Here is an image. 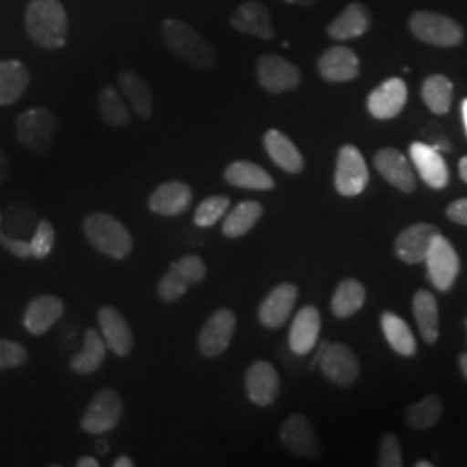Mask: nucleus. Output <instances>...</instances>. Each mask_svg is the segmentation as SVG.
<instances>
[{
    "mask_svg": "<svg viewBox=\"0 0 467 467\" xmlns=\"http://www.w3.org/2000/svg\"><path fill=\"white\" fill-rule=\"evenodd\" d=\"M161 35L168 49L182 63L198 71H210L217 67V50L202 35L181 19H167Z\"/></svg>",
    "mask_w": 467,
    "mask_h": 467,
    "instance_id": "nucleus-1",
    "label": "nucleus"
},
{
    "mask_svg": "<svg viewBox=\"0 0 467 467\" xmlns=\"http://www.w3.org/2000/svg\"><path fill=\"white\" fill-rule=\"evenodd\" d=\"M25 26L30 38L44 49H57L67 44V16L59 0H34L26 7Z\"/></svg>",
    "mask_w": 467,
    "mask_h": 467,
    "instance_id": "nucleus-2",
    "label": "nucleus"
},
{
    "mask_svg": "<svg viewBox=\"0 0 467 467\" xmlns=\"http://www.w3.org/2000/svg\"><path fill=\"white\" fill-rule=\"evenodd\" d=\"M84 233L96 250L115 260L127 258L134 248L132 235L127 231V227L117 218L102 212L90 213L85 218Z\"/></svg>",
    "mask_w": 467,
    "mask_h": 467,
    "instance_id": "nucleus-3",
    "label": "nucleus"
},
{
    "mask_svg": "<svg viewBox=\"0 0 467 467\" xmlns=\"http://www.w3.org/2000/svg\"><path fill=\"white\" fill-rule=\"evenodd\" d=\"M409 26L420 42L438 47H455L464 40L462 26L451 17L440 13L418 11L409 19Z\"/></svg>",
    "mask_w": 467,
    "mask_h": 467,
    "instance_id": "nucleus-4",
    "label": "nucleus"
},
{
    "mask_svg": "<svg viewBox=\"0 0 467 467\" xmlns=\"http://www.w3.org/2000/svg\"><path fill=\"white\" fill-rule=\"evenodd\" d=\"M57 119L46 108H34L21 113L16 119L19 144L35 154H47L52 150Z\"/></svg>",
    "mask_w": 467,
    "mask_h": 467,
    "instance_id": "nucleus-5",
    "label": "nucleus"
},
{
    "mask_svg": "<svg viewBox=\"0 0 467 467\" xmlns=\"http://www.w3.org/2000/svg\"><path fill=\"white\" fill-rule=\"evenodd\" d=\"M368 184V163L362 152L350 144L343 146L337 152V163L334 173L336 191L345 198H353L362 194Z\"/></svg>",
    "mask_w": 467,
    "mask_h": 467,
    "instance_id": "nucleus-6",
    "label": "nucleus"
},
{
    "mask_svg": "<svg viewBox=\"0 0 467 467\" xmlns=\"http://www.w3.org/2000/svg\"><path fill=\"white\" fill-rule=\"evenodd\" d=\"M123 414V400L118 391L111 388H104L88 403L82 416L80 426L85 433L102 434L113 431L119 424Z\"/></svg>",
    "mask_w": 467,
    "mask_h": 467,
    "instance_id": "nucleus-7",
    "label": "nucleus"
},
{
    "mask_svg": "<svg viewBox=\"0 0 467 467\" xmlns=\"http://www.w3.org/2000/svg\"><path fill=\"white\" fill-rule=\"evenodd\" d=\"M424 262L428 268V277L434 287L443 293L451 291L461 267L457 251L453 250L451 241L438 234L430 246Z\"/></svg>",
    "mask_w": 467,
    "mask_h": 467,
    "instance_id": "nucleus-8",
    "label": "nucleus"
},
{
    "mask_svg": "<svg viewBox=\"0 0 467 467\" xmlns=\"http://www.w3.org/2000/svg\"><path fill=\"white\" fill-rule=\"evenodd\" d=\"M317 362L324 376L339 386H350L358 379V360L353 351L341 343H322Z\"/></svg>",
    "mask_w": 467,
    "mask_h": 467,
    "instance_id": "nucleus-9",
    "label": "nucleus"
},
{
    "mask_svg": "<svg viewBox=\"0 0 467 467\" xmlns=\"http://www.w3.org/2000/svg\"><path fill=\"white\" fill-rule=\"evenodd\" d=\"M256 77L270 94H283L296 88L301 82L298 67L277 54H265L256 63Z\"/></svg>",
    "mask_w": 467,
    "mask_h": 467,
    "instance_id": "nucleus-10",
    "label": "nucleus"
},
{
    "mask_svg": "<svg viewBox=\"0 0 467 467\" xmlns=\"http://www.w3.org/2000/svg\"><path fill=\"white\" fill-rule=\"evenodd\" d=\"M235 324H237V318L233 310L218 308L217 312L206 320L198 336L201 353L208 358H215L227 350L233 341Z\"/></svg>",
    "mask_w": 467,
    "mask_h": 467,
    "instance_id": "nucleus-11",
    "label": "nucleus"
},
{
    "mask_svg": "<svg viewBox=\"0 0 467 467\" xmlns=\"http://www.w3.org/2000/svg\"><path fill=\"white\" fill-rule=\"evenodd\" d=\"M279 436L284 447L295 455H300L305 459H316L320 453V443L316 430L305 416L295 414L287 419L281 426Z\"/></svg>",
    "mask_w": 467,
    "mask_h": 467,
    "instance_id": "nucleus-12",
    "label": "nucleus"
},
{
    "mask_svg": "<svg viewBox=\"0 0 467 467\" xmlns=\"http://www.w3.org/2000/svg\"><path fill=\"white\" fill-rule=\"evenodd\" d=\"M440 234L438 227L433 223H416L407 227L397 237L395 253L403 264L416 265L426 260V254L433 243L434 237Z\"/></svg>",
    "mask_w": 467,
    "mask_h": 467,
    "instance_id": "nucleus-13",
    "label": "nucleus"
},
{
    "mask_svg": "<svg viewBox=\"0 0 467 467\" xmlns=\"http://www.w3.org/2000/svg\"><path fill=\"white\" fill-rule=\"evenodd\" d=\"M298 300V287L295 284L284 283L274 287L262 301L258 318L268 329H277L287 322Z\"/></svg>",
    "mask_w": 467,
    "mask_h": 467,
    "instance_id": "nucleus-14",
    "label": "nucleus"
},
{
    "mask_svg": "<svg viewBox=\"0 0 467 467\" xmlns=\"http://www.w3.org/2000/svg\"><path fill=\"white\" fill-rule=\"evenodd\" d=\"M98 322L108 350L118 357H127L134 348V334L125 317L115 306H102L98 314Z\"/></svg>",
    "mask_w": 467,
    "mask_h": 467,
    "instance_id": "nucleus-15",
    "label": "nucleus"
},
{
    "mask_svg": "<svg viewBox=\"0 0 467 467\" xmlns=\"http://www.w3.org/2000/svg\"><path fill=\"white\" fill-rule=\"evenodd\" d=\"M281 379L277 370L268 362H254L246 370V393L258 407H268L279 397Z\"/></svg>",
    "mask_w": 467,
    "mask_h": 467,
    "instance_id": "nucleus-16",
    "label": "nucleus"
},
{
    "mask_svg": "<svg viewBox=\"0 0 467 467\" xmlns=\"http://www.w3.org/2000/svg\"><path fill=\"white\" fill-rule=\"evenodd\" d=\"M358 67V56L345 46H334L331 49L326 50L317 63L320 77L333 84L350 82L357 78L360 73Z\"/></svg>",
    "mask_w": 467,
    "mask_h": 467,
    "instance_id": "nucleus-17",
    "label": "nucleus"
},
{
    "mask_svg": "<svg viewBox=\"0 0 467 467\" xmlns=\"http://www.w3.org/2000/svg\"><path fill=\"white\" fill-rule=\"evenodd\" d=\"M405 102L407 85L400 78H389L368 94V109L378 119H391L400 115Z\"/></svg>",
    "mask_w": 467,
    "mask_h": 467,
    "instance_id": "nucleus-18",
    "label": "nucleus"
},
{
    "mask_svg": "<svg viewBox=\"0 0 467 467\" xmlns=\"http://www.w3.org/2000/svg\"><path fill=\"white\" fill-rule=\"evenodd\" d=\"M409 150L420 179L433 189H445L449 184V168L441 152L424 142H412Z\"/></svg>",
    "mask_w": 467,
    "mask_h": 467,
    "instance_id": "nucleus-19",
    "label": "nucleus"
},
{
    "mask_svg": "<svg viewBox=\"0 0 467 467\" xmlns=\"http://www.w3.org/2000/svg\"><path fill=\"white\" fill-rule=\"evenodd\" d=\"M231 25L241 34L253 35L264 40H270L275 35L267 7L256 0L241 4L231 16Z\"/></svg>",
    "mask_w": 467,
    "mask_h": 467,
    "instance_id": "nucleus-20",
    "label": "nucleus"
},
{
    "mask_svg": "<svg viewBox=\"0 0 467 467\" xmlns=\"http://www.w3.org/2000/svg\"><path fill=\"white\" fill-rule=\"evenodd\" d=\"M63 314H65L63 301L54 295H42L28 303L23 316V324L28 333L42 336L63 317Z\"/></svg>",
    "mask_w": 467,
    "mask_h": 467,
    "instance_id": "nucleus-21",
    "label": "nucleus"
},
{
    "mask_svg": "<svg viewBox=\"0 0 467 467\" xmlns=\"http://www.w3.org/2000/svg\"><path fill=\"white\" fill-rule=\"evenodd\" d=\"M192 202L191 187L181 181H170L160 185L150 196V208L152 213L177 217L182 215Z\"/></svg>",
    "mask_w": 467,
    "mask_h": 467,
    "instance_id": "nucleus-22",
    "label": "nucleus"
},
{
    "mask_svg": "<svg viewBox=\"0 0 467 467\" xmlns=\"http://www.w3.org/2000/svg\"><path fill=\"white\" fill-rule=\"evenodd\" d=\"M374 165L381 173V177H384V181L400 189L401 192H412L416 189V179H414L412 168L400 150L393 148L379 150L374 158Z\"/></svg>",
    "mask_w": 467,
    "mask_h": 467,
    "instance_id": "nucleus-23",
    "label": "nucleus"
},
{
    "mask_svg": "<svg viewBox=\"0 0 467 467\" xmlns=\"http://www.w3.org/2000/svg\"><path fill=\"white\" fill-rule=\"evenodd\" d=\"M320 334V314L316 306H305L296 314L289 329V348L306 355L316 348Z\"/></svg>",
    "mask_w": 467,
    "mask_h": 467,
    "instance_id": "nucleus-24",
    "label": "nucleus"
},
{
    "mask_svg": "<svg viewBox=\"0 0 467 467\" xmlns=\"http://www.w3.org/2000/svg\"><path fill=\"white\" fill-rule=\"evenodd\" d=\"M370 28V13L360 2L348 4L333 23L327 26V35L334 40H351Z\"/></svg>",
    "mask_w": 467,
    "mask_h": 467,
    "instance_id": "nucleus-25",
    "label": "nucleus"
},
{
    "mask_svg": "<svg viewBox=\"0 0 467 467\" xmlns=\"http://www.w3.org/2000/svg\"><path fill=\"white\" fill-rule=\"evenodd\" d=\"M264 146L267 150L270 160L279 168H283L287 173H300L305 161L298 148L293 144V140L287 135L272 129L264 135Z\"/></svg>",
    "mask_w": 467,
    "mask_h": 467,
    "instance_id": "nucleus-26",
    "label": "nucleus"
},
{
    "mask_svg": "<svg viewBox=\"0 0 467 467\" xmlns=\"http://www.w3.org/2000/svg\"><path fill=\"white\" fill-rule=\"evenodd\" d=\"M118 85L123 96L132 104L135 115L142 119L152 117V92L146 80H142L135 71H121L118 75Z\"/></svg>",
    "mask_w": 467,
    "mask_h": 467,
    "instance_id": "nucleus-27",
    "label": "nucleus"
},
{
    "mask_svg": "<svg viewBox=\"0 0 467 467\" xmlns=\"http://www.w3.org/2000/svg\"><path fill=\"white\" fill-rule=\"evenodd\" d=\"M28 85L30 73L21 61H0V106L15 104Z\"/></svg>",
    "mask_w": 467,
    "mask_h": 467,
    "instance_id": "nucleus-28",
    "label": "nucleus"
},
{
    "mask_svg": "<svg viewBox=\"0 0 467 467\" xmlns=\"http://www.w3.org/2000/svg\"><path fill=\"white\" fill-rule=\"evenodd\" d=\"M225 181L234 187L251 191H270L275 187L267 171L251 161H234L225 168Z\"/></svg>",
    "mask_w": 467,
    "mask_h": 467,
    "instance_id": "nucleus-29",
    "label": "nucleus"
},
{
    "mask_svg": "<svg viewBox=\"0 0 467 467\" xmlns=\"http://www.w3.org/2000/svg\"><path fill=\"white\" fill-rule=\"evenodd\" d=\"M106 350H108V347H106L102 336L96 329L90 327L85 333L84 348L71 358V364H69L71 370L80 376H88V374L98 372L106 358Z\"/></svg>",
    "mask_w": 467,
    "mask_h": 467,
    "instance_id": "nucleus-30",
    "label": "nucleus"
},
{
    "mask_svg": "<svg viewBox=\"0 0 467 467\" xmlns=\"http://www.w3.org/2000/svg\"><path fill=\"white\" fill-rule=\"evenodd\" d=\"M264 215V206L258 201H244L237 204L223 220L222 233L231 239L243 237L250 233L256 222Z\"/></svg>",
    "mask_w": 467,
    "mask_h": 467,
    "instance_id": "nucleus-31",
    "label": "nucleus"
},
{
    "mask_svg": "<svg viewBox=\"0 0 467 467\" xmlns=\"http://www.w3.org/2000/svg\"><path fill=\"white\" fill-rule=\"evenodd\" d=\"M381 327H383L384 336L389 343V347L397 351L401 357H414L416 355V339L412 336L410 327L407 326V322L403 318L391 314V312H384L381 316Z\"/></svg>",
    "mask_w": 467,
    "mask_h": 467,
    "instance_id": "nucleus-32",
    "label": "nucleus"
},
{
    "mask_svg": "<svg viewBox=\"0 0 467 467\" xmlns=\"http://www.w3.org/2000/svg\"><path fill=\"white\" fill-rule=\"evenodd\" d=\"M366 303V287L355 279H347L334 291L331 310L339 318L351 317Z\"/></svg>",
    "mask_w": 467,
    "mask_h": 467,
    "instance_id": "nucleus-33",
    "label": "nucleus"
},
{
    "mask_svg": "<svg viewBox=\"0 0 467 467\" xmlns=\"http://www.w3.org/2000/svg\"><path fill=\"white\" fill-rule=\"evenodd\" d=\"M414 316L419 331L428 345L438 339V303L430 291H418L414 296Z\"/></svg>",
    "mask_w": 467,
    "mask_h": 467,
    "instance_id": "nucleus-34",
    "label": "nucleus"
},
{
    "mask_svg": "<svg viewBox=\"0 0 467 467\" xmlns=\"http://www.w3.org/2000/svg\"><path fill=\"white\" fill-rule=\"evenodd\" d=\"M422 100L434 115H447L451 106L453 85L443 75H431L422 84Z\"/></svg>",
    "mask_w": 467,
    "mask_h": 467,
    "instance_id": "nucleus-35",
    "label": "nucleus"
},
{
    "mask_svg": "<svg viewBox=\"0 0 467 467\" xmlns=\"http://www.w3.org/2000/svg\"><path fill=\"white\" fill-rule=\"evenodd\" d=\"M100 118L111 127H125L130 123L127 104L113 85H104L98 98Z\"/></svg>",
    "mask_w": 467,
    "mask_h": 467,
    "instance_id": "nucleus-36",
    "label": "nucleus"
},
{
    "mask_svg": "<svg viewBox=\"0 0 467 467\" xmlns=\"http://www.w3.org/2000/svg\"><path fill=\"white\" fill-rule=\"evenodd\" d=\"M441 416V400L436 395H428L426 399L410 405L407 409V422L414 430H428L438 422Z\"/></svg>",
    "mask_w": 467,
    "mask_h": 467,
    "instance_id": "nucleus-37",
    "label": "nucleus"
},
{
    "mask_svg": "<svg viewBox=\"0 0 467 467\" xmlns=\"http://www.w3.org/2000/svg\"><path fill=\"white\" fill-rule=\"evenodd\" d=\"M231 200L227 196H210L201 202L194 213V223L198 227H212L229 212Z\"/></svg>",
    "mask_w": 467,
    "mask_h": 467,
    "instance_id": "nucleus-38",
    "label": "nucleus"
},
{
    "mask_svg": "<svg viewBox=\"0 0 467 467\" xmlns=\"http://www.w3.org/2000/svg\"><path fill=\"white\" fill-rule=\"evenodd\" d=\"M56 243V233L52 223L47 220H40L36 223L34 235L30 239V250H32V256L36 260H44L50 254V251L54 248Z\"/></svg>",
    "mask_w": 467,
    "mask_h": 467,
    "instance_id": "nucleus-39",
    "label": "nucleus"
},
{
    "mask_svg": "<svg viewBox=\"0 0 467 467\" xmlns=\"http://www.w3.org/2000/svg\"><path fill=\"white\" fill-rule=\"evenodd\" d=\"M191 284L185 281L184 277L170 267L167 274L161 277V281L158 284V295L160 298L167 303L181 300L187 293Z\"/></svg>",
    "mask_w": 467,
    "mask_h": 467,
    "instance_id": "nucleus-40",
    "label": "nucleus"
},
{
    "mask_svg": "<svg viewBox=\"0 0 467 467\" xmlns=\"http://www.w3.org/2000/svg\"><path fill=\"white\" fill-rule=\"evenodd\" d=\"M170 267L173 268L175 272H179L191 285L200 284L206 277V265L198 254H187L179 262L171 264Z\"/></svg>",
    "mask_w": 467,
    "mask_h": 467,
    "instance_id": "nucleus-41",
    "label": "nucleus"
},
{
    "mask_svg": "<svg viewBox=\"0 0 467 467\" xmlns=\"http://www.w3.org/2000/svg\"><path fill=\"white\" fill-rule=\"evenodd\" d=\"M28 360V351L16 341L0 339V368L23 366Z\"/></svg>",
    "mask_w": 467,
    "mask_h": 467,
    "instance_id": "nucleus-42",
    "label": "nucleus"
},
{
    "mask_svg": "<svg viewBox=\"0 0 467 467\" xmlns=\"http://www.w3.org/2000/svg\"><path fill=\"white\" fill-rule=\"evenodd\" d=\"M401 461L400 441L395 434H386L379 449V466L400 467Z\"/></svg>",
    "mask_w": 467,
    "mask_h": 467,
    "instance_id": "nucleus-43",
    "label": "nucleus"
},
{
    "mask_svg": "<svg viewBox=\"0 0 467 467\" xmlns=\"http://www.w3.org/2000/svg\"><path fill=\"white\" fill-rule=\"evenodd\" d=\"M0 246L4 250L9 251L11 254H15L17 258H30L32 256V250H30V241L25 239H15L4 234V227H2V210H0Z\"/></svg>",
    "mask_w": 467,
    "mask_h": 467,
    "instance_id": "nucleus-44",
    "label": "nucleus"
},
{
    "mask_svg": "<svg viewBox=\"0 0 467 467\" xmlns=\"http://www.w3.org/2000/svg\"><path fill=\"white\" fill-rule=\"evenodd\" d=\"M447 217L459 225H467V198L453 201L447 208Z\"/></svg>",
    "mask_w": 467,
    "mask_h": 467,
    "instance_id": "nucleus-45",
    "label": "nucleus"
},
{
    "mask_svg": "<svg viewBox=\"0 0 467 467\" xmlns=\"http://www.w3.org/2000/svg\"><path fill=\"white\" fill-rule=\"evenodd\" d=\"M7 177H9V163L5 154L0 150V185L7 181Z\"/></svg>",
    "mask_w": 467,
    "mask_h": 467,
    "instance_id": "nucleus-46",
    "label": "nucleus"
},
{
    "mask_svg": "<svg viewBox=\"0 0 467 467\" xmlns=\"http://www.w3.org/2000/svg\"><path fill=\"white\" fill-rule=\"evenodd\" d=\"M115 467H134V461L130 459V457H127V455H121V457H118L117 461H115Z\"/></svg>",
    "mask_w": 467,
    "mask_h": 467,
    "instance_id": "nucleus-47",
    "label": "nucleus"
},
{
    "mask_svg": "<svg viewBox=\"0 0 467 467\" xmlns=\"http://www.w3.org/2000/svg\"><path fill=\"white\" fill-rule=\"evenodd\" d=\"M77 466L78 467H99V462L94 459V457H82L78 462H77Z\"/></svg>",
    "mask_w": 467,
    "mask_h": 467,
    "instance_id": "nucleus-48",
    "label": "nucleus"
},
{
    "mask_svg": "<svg viewBox=\"0 0 467 467\" xmlns=\"http://www.w3.org/2000/svg\"><path fill=\"white\" fill-rule=\"evenodd\" d=\"M283 2L296 4V5H303V7H312V5L317 4L318 0H283Z\"/></svg>",
    "mask_w": 467,
    "mask_h": 467,
    "instance_id": "nucleus-49",
    "label": "nucleus"
},
{
    "mask_svg": "<svg viewBox=\"0 0 467 467\" xmlns=\"http://www.w3.org/2000/svg\"><path fill=\"white\" fill-rule=\"evenodd\" d=\"M459 173H461V179L467 184V156H464L459 163Z\"/></svg>",
    "mask_w": 467,
    "mask_h": 467,
    "instance_id": "nucleus-50",
    "label": "nucleus"
},
{
    "mask_svg": "<svg viewBox=\"0 0 467 467\" xmlns=\"http://www.w3.org/2000/svg\"><path fill=\"white\" fill-rule=\"evenodd\" d=\"M96 445H98L96 449H98L100 455H104V453H108V451H109V449H108V441H106V440H99Z\"/></svg>",
    "mask_w": 467,
    "mask_h": 467,
    "instance_id": "nucleus-51",
    "label": "nucleus"
},
{
    "mask_svg": "<svg viewBox=\"0 0 467 467\" xmlns=\"http://www.w3.org/2000/svg\"><path fill=\"white\" fill-rule=\"evenodd\" d=\"M459 364H461V368H462V372H464V376H466L467 379V353L461 355V358H459Z\"/></svg>",
    "mask_w": 467,
    "mask_h": 467,
    "instance_id": "nucleus-52",
    "label": "nucleus"
},
{
    "mask_svg": "<svg viewBox=\"0 0 467 467\" xmlns=\"http://www.w3.org/2000/svg\"><path fill=\"white\" fill-rule=\"evenodd\" d=\"M462 118H464V125H466L467 132V99H464V102H462Z\"/></svg>",
    "mask_w": 467,
    "mask_h": 467,
    "instance_id": "nucleus-53",
    "label": "nucleus"
},
{
    "mask_svg": "<svg viewBox=\"0 0 467 467\" xmlns=\"http://www.w3.org/2000/svg\"><path fill=\"white\" fill-rule=\"evenodd\" d=\"M418 467H433V464L431 462H426V461H420V462H418L416 464Z\"/></svg>",
    "mask_w": 467,
    "mask_h": 467,
    "instance_id": "nucleus-54",
    "label": "nucleus"
}]
</instances>
